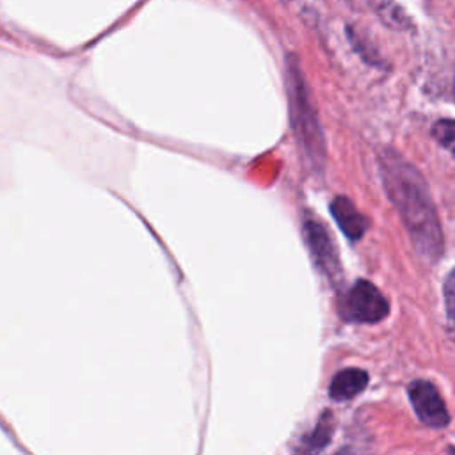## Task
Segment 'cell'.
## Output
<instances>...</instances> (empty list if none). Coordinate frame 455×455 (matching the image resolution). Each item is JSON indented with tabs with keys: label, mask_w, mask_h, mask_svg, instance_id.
Returning <instances> with one entry per match:
<instances>
[{
	"label": "cell",
	"mask_w": 455,
	"mask_h": 455,
	"mask_svg": "<svg viewBox=\"0 0 455 455\" xmlns=\"http://www.w3.org/2000/svg\"><path fill=\"white\" fill-rule=\"evenodd\" d=\"M288 92L291 103V117L297 132V139L302 146L306 156L315 164L323 162V142L318 130L316 116L313 112L306 84L302 80L300 69L293 59L288 62Z\"/></svg>",
	"instance_id": "7a4b0ae2"
},
{
	"label": "cell",
	"mask_w": 455,
	"mask_h": 455,
	"mask_svg": "<svg viewBox=\"0 0 455 455\" xmlns=\"http://www.w3.org/2000/svg\"><path fill=\"white\" fill-rule=\"evenodd\" d=\"M331 215L338 228L345 233L347 238L352 242L359 240L368 228L366 217L354 206V203L347 197H336L331 203Z\"/></svg>",
	"instance_id": "8992f818"
},
{
	"label": "cell",
	"mask_w": 455,
	"mask_h": 455,
	"mask_svg": "<svg viewBox=\"0 0 455 455\" xmlns=\"http://www.w3.org/2000/svg\"><path fill=\"white\" fill-rule=\"evenodd\" d=\"M304 235H306V242L309 245V251L315 258V263L325 274L332 275L338 270V258H336L332 240H331L329 233L325 231V228L318 220L307 219L304 222Z\"/></svg>",
	"instance_id": "5b68a950"
},
{
	"label": "cell",
	"mask_w": 455,
	"mask_h": 455,
	"mask_svg": "<svg viewBox=\"0 0 455 455\" xmlns=\"http://www.w3.org/2000/svg\"><path fill=\"white\" fill-rule=\"evenodd\" d=\"M368 4L379 14L382 23H386L387 27H393V28H398V30H403V28L411 27L409 16L395 2H391V0H368Z\"/></svg>",
	"instance_id": "ba28073f"
},
{
	"label": "cell",
	"mask_w": 455,
	"mask_h": 455,
	"mask_svg": "<svg viewBox=\"0 0 455 455\" xmlns=\"http://www.w3.org/2000/svg\"><path fill=\"white\" fill-rule=\"evenodd\" d=\"M453 94H455V84H453Z\"/></svg>",
	"instance_id": "7c38bea8"
},
{
	"label": "cell",
	"mask_w": 455,
	"mask_h": 455,
	"mask_svg": "<svg viewBox=\"0 0 455 455\" xmlns=\"http://www.w3.org/2000/svg\"><path fill=\"white\" fill-rule=\"evenodd\" d=\"M368 384V373L361 368H345L338 371L329 386V396L338 402H347L357 396Z\"/></svg>",
	"instance_id": "52a82bcc"
},
{
	"label": "cell",
	"mask_w": 455,
	"mask_h": 455,
	"mask_svg": "<svg viewBox=\"0 0 455 455\" xmlns=\"http://www.w3.org/2000/svg\"><path fill=\"white\" fill-rule=\"evenodd\" d=\"M384 188L398 210L419 258L434 263L444 252V235L421 172L393 149L379 156Z\"/></svg>",
	"instance_id": "6da1fadb"
},
{
	"label": "cell",
	"mask_w": 455,
	"mask_h": 455,
	"mask_svg": "<svg viewBox=\"0 0 455 455\" xmlns=\"http://www.w3.org/2000/svg\"><path fill=\"white\" fill-rule=\"evenodd\" d=\"M443 295L446 311V332L455 341V268L444 279Z\"/></svg>",
	"instance_id": "30bf717a"
},
{
	"label": "cell",
	"mask_w": 455,
	"mask_h": 455,
	"mask_svg": "<svg viewBox=\"0 0 455 455\" xmlns=\"http://www.w3.org/2000/svg\"><path fill=\"white\" fill-rule=\"evenodd\" d=\"M432 137L455 158V119H439L432 126Z\"/></svg>",
	"instance_id": "8fae6325"
},
{
	"label": "cell",
	"mask_w": 455,
	"mask_h": 455,
	"mask_svg": "<svg viewBox=\"0 0 455 455\" xmlns=\"http://www.w3.org/2000/svg\"><path fill=\"white\" fill-rule=\"evenodd\" d=\"M387 313L389 302L380 290L366 279H359L350 286L339 307V315L345 320L357 323H377L384 320Z\"/></svg>",
	"instance_id": "3957f363"
},
{
	"label": "cell",
	"mask_w": 455,
	"mask_h": 455,
	"mask_svg": "<svg viewBox=\"0 0 455 455\" xmlns=\"http://www.w3.org/2000/svg\"><path fill=\"white\" fill-rule=\"evenodd\" d=\"M411 405L419 421L430 428H444L450 425V412L437 387L428 380H412L407 387Z\"/></svg>",
	"instance_id": "277c9868"
},
{
	"label": "cell",
	"mask_w": 455,
	"mask_h": 455,
	"mask_svg": "<svg viewBox=\"0 0 455 455\" xmlns=\"http://www.w3.org/2000/svg\"><path fill=\"white\" fill-rule=\"evenodd\" d=\"M334 430V421L329 411H325L322 414V418L318 419L315 430L304 439V450L306 451H320L323 450L329 443H331V435Z\"/></svg>",
	"instance_id": "9c48e42d"
}]
</instances>
